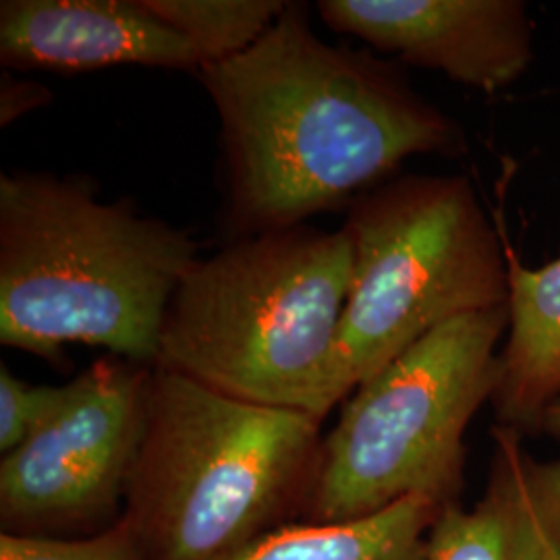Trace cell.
<instances>
[{"label":"cell","instance_id":"8","mask_svg":"<svg viewBox=\"0 0 560 560\" xmlns=\"http://www.w3.org/2000/svg\"><path fill=\"white\" fill-rule=\"evenodd\" d=\"M318 13L332 32L490 96L534 62L523 0H320Z\"/></svg>","mask_w":560,"mask_h":560},{"label":"cell","instance_id":"12","mask_svg":"<svg viewBox=\"0 0 560 560\" xmlns=\"http://www.w3.org/2000/svg\"><path fill=\"white\" fill-rule=\"evenodd\" d=\"M441 504L409 497L340 523H284L226 560H425Z\"/></svg>","mask_w":560,"mask_h":560},{"label":"cell","instance_id":"7","mask_svg":"<svg viewBox=\"0 0 560 560\" xmlns=\"http://www.w3.org/2000/svg\"><path fill=\"white\" fill-rule=\"evenodd\" d=\"M150 382L152 368L113 355L67 382L55 416L2 455V534L92 536L120 520L145 430Z\"/></svg>","mask_w":560,"mask_h":560},{"label":"cell","instance_id":"6","mask_svg":"<svg viewBox=\"0 0 560 560\" xmlns=\"http://www.w3.org/2000/svg\"><path fill=\"white\" fill-rule=\"evenodd\" d=\"M506 328V305L465 314L361 384L322 442L307 521L361 520L409 497L459 502L465 432L497 390Z\"/></svg>","mask_w":560,"mask_h":560},{"label":"cell","instance_id":"15","mask_svg":"<svg viewBox=\"0 0 560 560\" xmlns=\"http://www.w3.org/2000/svg\"><path fill=\"white\" fill-rule=\"evenodd\" d=\"M67 397V384L36 386L0 365V451H15L55 416Z\"/></svg>","mask_w":560,"mask_h":560},{"label":"cell","instance_id":"5","mask_svg":"<svg viewBox=\"0 0 560 560\" xmlns=\"http://www.w3.org/2000/svg\"><path fill=\"white\" fill-rule=\"evenodd\" d=\"M342 226L355 260L332 365L337 402L434 328L509 301L497 222L465 175L386 180L349 206Z\"/></svg>","mask_w":560,"mask_h":560},{"label":"cell","instance_id":"11","mask_svg":"<svg viewBox=\"0 0 560 560\" xmlns=\"http://www.w3.org/2000/svg\"><path fill=\"white\" fill-rule=\"evenodd\" d=\"M504 191L501 187L492 219L506 258L509 328L490 402L497 423L532 436L540 434L544 416L560 402V256L540 268L521 261L504 221Z\"/></svg>","mask_w":560,"mask_h":560},{"label":"cell","instance_id":"10","mask_svg":"<svg viewBox=\"0 0 560 560\" xmlns=\"http://www.w3.org/2000/svg\"><path fill=\"white\" fill-rule=\"evenodd\" d=\"M490 436L480 501L442 506L425 560H560V459H538L509 425Z\"/></svg>","mask_w":560,"mask_h":560},{"label":"cell","instance_id":"13","mask_svg":"<svg viewBox=\"0 0 560 560\" xmlns=\"http://www.w3.org/2000/svg\"><path fill=\"white\" fill-rule=\"evenodd\" d=\"M200 55L201 67L240 57L277 23L282 0H145Z\"/></svg>","mask_w":560,"mask_h":560},{"label":"cell","instance_id":"4","mask_svg":"<svg viewBox=\"0 0 560 560\" xmlns=\"http://www.w3.org/2000/svg\"><path fill=\"white\" fill-rule=\"evenodd\" d=\"M324 421L152 368L120 520L145 560H226L305 506Z\"/></svg>","mask_w":560,"mask_h":560},{"label":"cell","instance_id":"1","mask_svg":"<svg viewBox=\"0 0 560 560\" xmlns=\"http://www.w3.org/2000/svg\"><path fill=\"white\" fill-rule=\"evenodd\" d=\"M198 78L221 120L224 221L237 240L351 206L411 156L467 150L459 122L397 62L322 40L301 2Z\"/></svg>","mask_w":560,"mask_h":560},{"label":"cell","instance_id":"2","mask_svg":"<svg viewBox=\"0 0 560 560\" xmlns=\"http://www.w3.org/2000/svg\"><path fill=\"white\" fill-rule=\"evenodd\" d=\"M187 231L101 200L92 180L0 175V342L46 361L102 347L154 368L162 324L198 260Z\"/></svg>","mask_w":560,"mask_h":560},{"label":"cell","instance_id":"16","mask_svg":"<svg viewBox=\"0 0 560 560\" xmlns=\"http://www.w3.org/2000/svg\"><path fill=\"white\" fill-rule=\"evenodd\" d=\"M50 102V92L40 83L30 80H15L13 75H2L0 88V125L7 127L21 115Z\"/></svg>","mask_w":560,"mask_h":560},{"label":"cell","instance_id":"3","mask_svg":"<svg viewBox=\"0 0 560 560\" xmlns=\"http://www.w3.org/2000/svg\"><path fill=\"white\" fill-rule=\"evenodd\" d=\"M345 226H291L231 241L183 275L154 368L264 407L326 420L353 279Z\"/></svg>","mask_w":560,"mask_h":560},{"label":"cell","instance_id":"14","mask_svg":"<svg viewBox=\"0 0 560 560\" xmlns=\"http://www.w3.org/2000/svg\"><path fill=\"white\" fill-rule=\"evenodd\" d=\"M0 560H145L131 527L119 520L81 538L0 534Z\"/></svg>","mask_w":560,"mask_h":560},{"label":"cell","instance_id":"9","mask_svg":"<svg viewBox=\"0 0 560 560\" xmlns=\"http://www.w3.org/2000/svg\"><path fill=\"white\" fill-rule=\"evenodd\" d=\"M0 60L65 73L117 65L201 69L196 48L145 0H2Z\"/></svg>","mask_w":560,"mask_h":560},{"label":"cell","instance_id":"17","mask_svg":"<svg viewBox=\"0 0 560 560\" xmlns=\"http://www.w3.org/2000/svg\"><path fill=\"white\" fill-rule=\"evenodd\" d=\"M540 434H546V436L560 442V402H557L555 407H550L548 413L544 416Z\"/></svg>","mask_w":560,"mask_h":560}]
</instances>
